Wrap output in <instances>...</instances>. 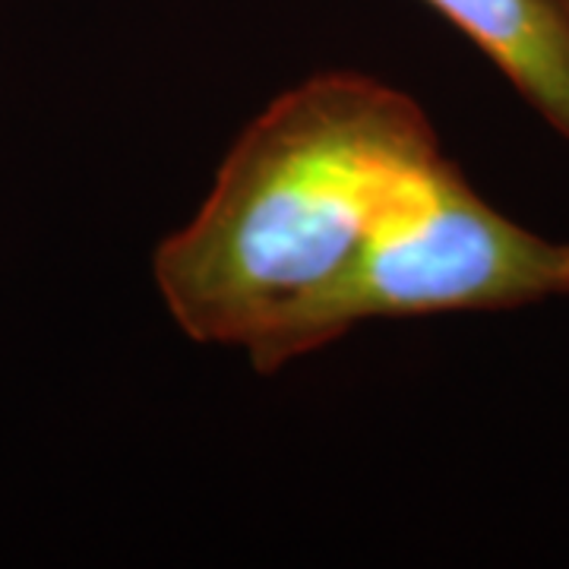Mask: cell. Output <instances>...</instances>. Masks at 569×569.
<instances>
[{"instance_id": "cell-2", "label": "cell", "mask_w": 569, "mask_h": 569, "mask_svg": "<svg viewBox=\"0 0 569 569\" xmlns=\"http://www.w3.org/2000/svg\"><path fill=\"white\" fill-rule=\"evenodd\" d=\"M567 295V241L509 219L447 156L329 282L263 326L244 355L257 373H279L365 323L516 310Z\"/></svg>"}, {"instance_id": "cell-3", "label": "cell", "mask_w": 569, "mask_h": 569, "mask_svg": "<svg viewBox=\"0 0 569 569\" xmlns=\"http://www.w3.org/2000/svg\"><path fill=\"white\" fill-rule=\"evenodd\" d=\"M569 142V13L560 0H425Z\"/></svg>"}, {"instance_id": "cell-4", "label": "cell", "mask_w": 569, "mask_h": 569, "mask_svg": "<svg viewBox=\"0 0 569 569\" xmlns=\"http://www.w3.org/2000/svg\"><path fill=\"white\" fill-rule=\"evenodd\" d=\"M560 3H563V10H567V13H569V0H560Z\"/></svg>"}, {"instance_id": "cell-1", "label": "cell", "mask_w": 569, "mask_h": 569, "mask_svg": "<svg viewBox=\"0 0 569 569\" xmlns=\"http://www.w3.org/2000/svg\"><path fill=\"white\" fill-rule=\"evenodd\" d=\"M447 159L399 86L326 70L231 142L200 209L152 253L164 313L197 346L241 348L329 282Z\"/></svg>"}]
</instances>
